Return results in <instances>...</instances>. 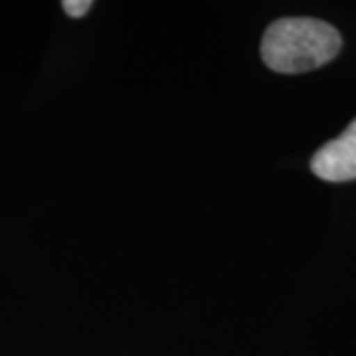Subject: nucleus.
<instances>
[{
    "mask_svg": "<svg viewBox=\"0 0 356 356\" xmlns=\"http://www.w3.org/2000/svg\"><path fill=\"white\" fill-rule=\"evenodd\" d=\"M343 48L334 26L315 18H283L261 40V58L277 74H303L329 64Z\"/></svg>",
    "mask_w": 356,
    "mask_h": 356,
    "instance_id": "obj_1",
    "label": "nucleus"
},
{
    "mask_svg": "<svg viewBox=\"0 0 356 356\" xmlns=\"http://www.w3.org/2000/svg\"><path fill=\"white\" fill-rule=\"evenodd\" d=\"M62 6H64V10L67 16H72V18H81V16H86V14L89 13L91 0H65V2H62Z\"/></svg>",
    "mask_w": 356,
    "mask_h": 356,
    "instance_id": "obj_3",
    "label": "nucleus"
},
{
    "mask_svg": "<svg viewBox=\"0 0 356 356\" xmlns=\"http://www.w3.org/2000/svg\"><path fill=\"white\" fill-rule=\"evenodd\" d=\"M311 170L327 182L356 180V119L337 139L318 149Z\"/></svg>",
    "mask_w": 356,
    "mask_h": 356,
    "instance_id": "obj_2",
    "label": "nucleus"
}]
</instances>
